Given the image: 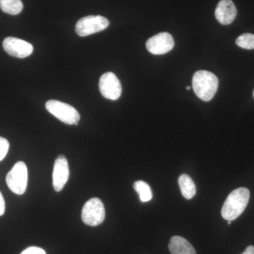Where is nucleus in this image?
Here are the masks:
<instances>
[{
    "label": "nucleus",
    "instance_id": "nucleus-19",
    "mask_svg": "<svg viewBox=\"0 0 254 254\" xmlns=\"http://www.w3.org/2000/svg\"><path fill=\"white\" fill-rule=\"evenodd\" d=\"M5 212V201L4 197L0 192V216L4 215Z\"/></svg>",
    "mask_w": 254,
    "mask_h": 254
},
{
    "label": "nucleus",
    "instance_id": "nucleus-14",
    "mask_svg": "<svg viewBox=\"0 0 254 254\" xmlns=\"http://www.w3.org/2000/svg\"><path fill=\"white\" fill-rule=\"evenodd\" d=\"M0 8L6 14L18 15L22 11L23 4L21 0H0Z\"/></svg>",
    "mask_w": 254,
    "mask_h": 254
},
{
    "label": "nucleus",
    "instance_id": "nucleus-6",
    "mask_svg": "<svg viewBox=\"0 0 254 254\" xmlns=\"http://www.w3.org/2000/svg\"><path fill=\"white\" fill-rule=\"evenodd\" d=\"M109 25V21L104 16H87L78 20L76 32L79 36H88L106 29Z\"/></svg>",
    "mask_w": 254,
    "mask_h": 254
},
{
    "label": "nucleus",
    "instance_id": "nucleus-8",
    "mask_svg": "<svg viewBox=\"0 0 254 254\" xmlns=\"http://www.w3.org/2000/svg\"><path fill=\"white\" fill-rule=\"evenodd\" d=\"M175 46V41L170 33L163 32L151 37L146 42V48L153 55H164L171 51Z\"/></svg>",
    "mask_w": 254,
    "mask_h": 254
},
{
    "label": "nucleus",
    "instance_id": "nucleus-10",
    "mask_svg": "<svg viewBox=\"0 0 254 254\" xmlns=\"http://www.w3.org/2000/svg\"><path fill=\"white\" fill-rule=\"evenodd\" d=\"M69 177L67 160L64 155H59L55 162L53 173V185L57 192L61 191Z\"/></svg>",
    "mask_w": 254,
    "mask_h": 254
},
{
    "label": "nucleus",
    "instance_id": "nucleus-12",
    "mask_svg": "<svg viewBox=\"0 0 254 254\" xmlns=\"http://www.w3.org/2000/svg\"><path fill=\"white\" fill-rule=\"evenodd\" d=\"M169 250L172 254H197L190 242L180 236L172 237Z\"/></svg>",
    "mask_w": 254,
    "mask_h": 254
},
{
    "label": "nucleus",
    "instance_id": "nucleus-3",
    "mask_svg": "<svg viewBox=\"0 0 254 254\" xmlns=\"http://www.w3.org/2000/svg\"><path fill=\"white\" fill-rule=\"evenodd\" d=\"M46 107L48 111L60 121L66 125H75L77 126L80 120V115L73 107L55 100H48Z\"/></svg>",
    "mask_w": 254,
    "mask_h": 254
},
{
    "label": "nucleus",
    "instance_id": "nucleus-22",
    "mask_svg": "<svg viewBox=\"0 0 254 254\" xmlns=\"http://www.w3.org/2000/svg\"><path fill=\"white\" fill-rule=\"evenodd\" d=\"M232 223V221H228V225H230Z\"/></svg>",
    "mask_w": 254,
    "mask_h": 254
},
{
    "label": "nucleus",
    "instance_id": "nucleus-21",
    "mask_svg": "<svg viewBox=\"0 0 254 254\" xmlns=\"http://www.w3.org/2000/svg\"><path fill=\"white\" fill-rule=\"evenodd\" d=\"M187 90H190V86H187Z\"/></svg>",
    "mask_w": 254,
    "mask_h": 254
},
{
    "label": "nucleus",
    "instance_id": "nucleus-4",
    "mask_svg": "<svg viewBox=\"0 0 254 254\" xmlns=\"http://www.w3.org/2000/svg\"><path fill=\"white\" fill-rule=\"evenodd\" d=\"M6 182L11 191L16 194H23L28 184V169L26 164L21 161L15 164L6 175Z\"/></svg>",
    "mask_w": 254,
    "mask_h": 254
},
{
    "label": "nucleus",
    "instance_id": "nucleus-7",
    "mask_svg": "<svg viewBox=\"0 0 254 254\" xmlns=\"http://www.w3.org/2000/svg\"><path fill=\"white\" fill-rule=\"evenodd\" d=\"M99 88L102 95L111 100L119 99L123 91L120 80L113 72L105 73L100 77Z\"/></svg>",
    "mask_w": 254,
    "mask_h": 254
},
{
    "label": "nucleus",
    "instance_id": "nucleus-23",
    "mask_svg": "<svg viewBox=\"0 0 254 254\" xmlns=\"http://www.w3.org/2000/svg\"></svg>",
    "mask_w": 254,
    "mask_h": 254
},
{
    "label": "nucleus",
    "instance_id": "nucleus-2",
    "mask_svg": "<svg viewBox=\"0 0 254 254\" xmlns=\"http://www.w3.org/2000/svg\"><path fill=\"white\" fill-rule=\"evenodd\" d=\"M219 80L214 73L200 70L196 71L192 79V86L195 95L203 101L213 99L218 91Z\"/></svg>",
    "mask_w": 254,
    "mask_h": 254
},
{
    "label": "nucleus",
    "instance_id": "nucleus-16",
    "mask_svg": "<svg viewBox=\"0 0 254 254\" xmlns=\"http://www.w3.org/2000/svg\"><path fill=\"white\" fill-rule=\"evenodd\" d=\"M237 46L246 50H254V34L244 33L237 38Z\"/></svg>",
    "mask_w": 254,
    "mask_h": 254
},
{
    "label": "nucleus",
    "instance_id": "nucleus-1",
    "mask_svg": "<svg viewBox=\"0 0 254 254\" xmlns=\"http://www.w3.org/2000/svg\"><path fill=\"white\" fill-rule=\"evenodd\" d=\"M250 198V192L248 189L241 187L234 190L222 206V218L227 221H232L239 218L247 208Z\"/></svg>",
    "mask_w": 254,
    "mask_h": 254
},
{
    "label": "nucleus",
    "instance_id": "nucleus-13",
    "mask_svg": "<svg viewBox=\"0 0 254 254\" xmlns=\"http://www.w3.org/2000/svg\"><path fill=\"white\" fill-rule=\"evenodd\" d=\"M179 185L182 195L186 199H191L196 193V187L194 182L189 175H182L179 178Z\"/></svg>",
    "mask_w": 254,
    "mask_h": 254
},
{
    "label": "nucleus",
    "instance_id": "nucleus-18",
    "mask_svg": "<svg viewBox=\"0 0 254 254\" xmlns=\"http://www.w3.org/2000/svg\"><path fill=\"white\" fill-rule=\"evenodd\" d=\"M21 254H46V252L40 247H31L23 251Z\"/></svg>",
    "mask_w": 254,
    "mask_h": 254
},
{
    "label": "nucleus",
    "instance_id": "nucleus-15",
    "mask_svg": "<svg viewBox=\"0 0 254 254\" xmlns=\"http://www.w3.org/2000/svg\"><path fill=\"white\" fill-rule=\"evenodd\" d=\"M133 188L139 194L140 200L143 203L150 201L153 198L151 189L146 182L137 181L133 185Z\"/></svg>",
    "mask_w": 254,
    "mask_h": 254
},
{
    "label": "nucleus",
    "instance_id": "nucleus-5",
    "mask_svg": "<svg viewBox=\"0 0 254 254\" xmlns=\"http://www.w3.org/2000/svg\"><path fill=\"white\" fill-rule=\"evenodd\" d=\"M81 218L88 226H98L103 223L105 218V210L102 200L98 198H92L88 200L83 205Z\"/></svg>",
    "mask_w": 254,
    "mask_h": 254
},
{
    "label": "nucleus",
    "instance_id": "nucleus-20",
    "mask_svg": "<svg viewBox=\"0 0 254 254\" xmlns=\"http://www.w3.org/2000/svg\"><path fill=\"white\" fill-rule=\"evenodd\" d=\"M242 254H254V246H250L246 249L245 252Z\"/></svg>",
    "mask_w": 254,
    "mask_h": 254
},
{
    "label": "nucleus",
    "instance_id": "nucleus-11",
    "mask_svg": "<svg viewBox=\"0 0 254 254\" xmlns=\"http://www.w3.org/2000/svg\"><path fill=\"white\" fill-rule=\"evenodd\" d=\"M215 17L222 25L233 22L237 15L236 6L232 0H220L215 11Z\"/></svg>",
    "mask_w": 254,
    "mask_h": 254
},
{
    "label": "nucleus",
    "instance_id": "nucleus-9",
    "mask_svg": "<svg viewBox=\"0 0 254 254\" xmlns=\"http://www.w3.org/2000/svg\"><path fill=\"white\" fill-rule=\"evenodd\" d=\"M2 46L5 52L14 58H27L33 52V47L31 43L14 37L5 38Z\"/></svg>",
    "mask_w": 254,
    "mask_h": 254
},
{
    "label": "nucleus",
    "instance_id": "nucleus-17",
    "mask_svg": "<svg viewBox=\"0 0 254 254\" xmlns=\"http://www.w3.org/2000/svg\"><path fill=\"white\" fill-rule=\"evenodd\" d=\"M9 149V143L6 138L0 136V161L4 160Z\"/></svg>",
    "mask_w": 254,
    "mask_h": 254
}]
</instances>
